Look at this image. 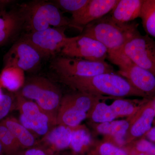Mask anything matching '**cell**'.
Instances as JSON below:
<instances>
[{"mask_svg":"<svg viewBox=\"0 0 155 155\" xmlns=\"http://www.w3.org/2000/svg\"><path fill=\"white\" fill-rule=\"evenodd\" d=\"M60 81L74 90L95 96L145 99L125 78L115 73H106L86 77H59Z\"/></svg>","mask_w":155,"mask_h":155,"instance_id":"cell-1","label":"cell"},{"mask_svg":"<svg viewBox=\"0 0 155 155\" xmlns=\"http://www.w3.org/2000/svg\"><path fill=\"white\" fill-rule=\"evenodd\" d=\"M136 22L119 23L109 15L89 23L84 28L81 35L99 41L108 50V54L121 51L130 38L139 33Z\"/></svg>","mask_w":155,"mask_h":155,"instance_id":"cell-2","label":"cell"},{"mask_svg":"<svg viewBox=\"0 0 155 155\" xmlns=\"http://www.w3.org/2000/svg\"><path fill=\"white\" fill-rule=\"evenodd\" d=\"M23 19V29L27 33L47 28L72 27L70 19L65 17L52 2L33 1L18 7Z\"/></svg>","mask_w":155,"mask_h":155,"instance_id":"cell-3","label":"cell"},{"mask_svg":"<svg viewBox=\"0 0 155 155\" xmlns=\"http://www.w3.org/2000/svg\"><path fill=\"white\" fill-rule=\"evenodd\" d=\"M18 91L25 98L34 100L48 116L52 126L57 125L58 110L63 96L58 85L46 78L33 76L25 79Z\"/></svg>","mask_w":155,"mask_h":155,"instance_id":"cell-4","label":"cell"},{"mask_svg":"<svg viewBox=\"0 0 155 155\" xmlns=\"http://www.w3.org/2000/svg\"><path fill=\"white\" fill-rule=\"evenodd\" d=\"M112 97L95 96L77 92L63 95L57 116V125L73 127L80 125L87 118V114L101 100Z\"/></svg>","mask_w":155,"mask_h":155,"instance_id":"cell-5","label":"cell"},{"mask_svg":"<svg viewBox=\"0 0 155 155\" xmlns=\"http://www.w3.org/2000/svg\"><path fill=\"white\" fill-rule=\"evenodd\" d=\"M107 58L119 68V75L125 78L145 99L155 97V75L130 61L121 51L108 54Z\"/></svg>","mask_w":155,"mask_h":155,"instance_id":"cell-6","label":"cell"},{"mask_svg":"<svg viewBox=\"0 0 155 155\" xmlns=\"http://www.w3.org/2000/svg\"><path fill=\"white\" fill-rule=\"evenodd\" d=\"M50 68L59 77H91L115 73L114 67L105 61H92L64 56L54 57Z\"/></svg>","mask_w":155,"mask_h":155,"instance_id":"cell-7","label":"cell"},{"mask_svg":"<svg viewBox=\"0 0 155 155\" xmlns=\"http://www.w3.org/2000/svg\"><path fill=\"white\" fill-rule=\"evenodd\" d=\"M66 28L51 27L25 33L22 37L36 49L43 59L48 58L61 52L70 39L65 34Z\"/></svg>","mask_w":155,"mask_h":155,"instance_id":"cell-8","label":"cell"},{"mask_svg":"<svg viewBox=\"0 0 155 155\" xmlns=\"http://www.w3.org/2000/svg\"><path fill=\"white\" fill-rule=\"evenodd\" d=\"M42 59L36 49L21 37L4 56V67H15L24 72H34L40 68Z\"/></svg>","mask_w":155,"mask_h":155,"instance_id":"cell-9","label":"cell"},{"mask_svg":"<svg viewBox=\"0 0 155 155\" xmlns=\"http://www.w3.org/2000/svg\"><path fill=\"white\" fill-rule=\"evenodd\" d=\"M15 94L16 104L20 114L19 122L31 132L44 136L52 126L48 116L35 102L25 98L19 91Z\"/></svg>","mask_w":155,"mask_h":155,"instance_id":"cell-10","label":"cell"},{"mask_svg":"<svg viewBox=\"0 0 155 155\" xmlns=\"http://www.w3.org/2000/svg\"><path fill=\"white\" fill-rule=\"evenodd\" d=\"M121 51L136 65L155 75V41L147 35H135Z\"/></svg>","mask_w":155,"mask_h":155,"instance_id":"cell-11","label":"cell"},{"mask_svg":"<svg viewBox=\"0 0 155 155\" xmlns=\"http://www.w3.org/2000/svg\"><path fill=\"white\" fill-rule=\"evenodd\" d=\"M62 56L92 61H105L108 50L99 41L81 35L70 37L61 51Z\"/></svg>","mask_w":155,"mask_h":155,"instance_id":"cell-12","label":"cell"},{"mask_svg":"<svg viewBox=\"0 0 155 155\" xmlns=\"http://www.w3.org/2000/svg\"><path fill=\"white\" fill-rule=\"evenodd\" d=\"M155 117L153 100L152 98L147 100L134 116L128 118L130 124L125 136V147L144 137L152 127Z\"/></svg>","mask_w":155,"mask_h":155,"instance_id":"cell-13","label":"cell"},{"mask_svg":"<svg viewBox=\"0 0 155 155\" xmlns=\"http://www.w3.org/2000/svg\"><path fill=\"white\" fill-rule=\"evenodd\" d=\"M119 0H90L86 7L70 19L73 28L82 32L89 23L109 14Z\"/></svg>","mask_w":155,"mask_h":155,"instance_id":"cell-14","label":"cell"},{"mask_svg":"<svg viewBox=\"0 0 155 155\" xmlns=\"http://www.w3.org/2000/svg\"><path fill=\"white\" fill-rule=\"evenodd\" d=\"M23 29V19L18 7L0 11V45L16 39Z\"/></svg>","mask_w":155,"mask_h":155,"instance_id":"cell-15","label":"cell"},{"mask_svg":"<svg viewBox=\"0 0 155 155\" xmlns=\"http://www.w3.org/2000/svg\"><path fill=\"white\" fill-rule=\"evenodd\" d=\"M130 124L129 119L114 120L102 123H90L96 133L104 137L103 140L109 142L116 146L123 148L125 147V138Z\"/></svg>","mask_w":155,"mask_h":155,"instance_id":"cell-16","label":"cell"},{"mask_svg":"<svg viewBox=\"0 0 155 155\" xmlns=\"http://www.w3.org/2000/svg\"><path fill=\"white\" fill-rule=\"evenodd\" d=\"M143 0H119L108 14L111 19L119 23H127L140 17Z\"/></svg>","mask_w":155,"mask_h":155,"instance_id":"cell-17","label":"cell"},{"mask_svg":"<svg viewBox=\"0 0 155 155\" xmlns=\"http://www.w3.org/2000/svg\"><path fill=\"white\" fill-rule=\"evenodd\" d=\"M72 136L69 147L76 155H91L96 140L84 125L72 127Z\"/></svg>","mask_w":155,"mask_h":155,"instance_id":"cell-18","label":"cell"},{"mask_svg":"<svg viewBox=\"0 0 155 155\" xmlns=\"http://www.w3.org/2000/svg\"><path fill=\"white\" fill-rule=\"evenodd\" d=\"M72 127L57 125L44 136L42 141L53 152L60 151L69 147L72 136Z\"/></svg>","mask_w":155,"mask_h":155,"instance_id":"cell-19","label":"cell"},{"mask_svg":"<svg viewBox=\"0 0 155 155\" xmlns=\"http://www.w3.org/2000/svg\"><path fill=\"white\" fill-rule=\"evenodd\" d=\"M2 122L14 135L22 149L31 148L35 146L36 141L33 134L17 119L14 117H7Z\"/></svg>","mask_w":155,"mask_h":155,"instance_id":"cell-20","label":"cell"},{"mask_svg":"<svg viewBox=\"0 0 155 155\" xmlns=\"http://www.w3.org/2000/svg\"><path fill=\"white\" fill-rule=\"evenodd\" d=\"M24 72L17 67H4L0 74V84L9 91L17 92L25 83Z\"/></svg>","mask_w":155,"mask_h":155,"instance_id":"cell-21","label":"cell"},{"mask_svg":"<svg viewBox=\"0 0 155 155\" xmlns=\"http://www.w3.org/2000/svg\"><path fill=\"white\" fill-rule=\"evenodd\" d=\"M148 99L140 101L117 98L110 105L118 118H130L134 116Z\"/></svg>","mask_w":155,"mask_h":155,"instance_id":"cell-22","label":"cell"},{"mask_svg":"<svg viewBox=\"0 0 155 155\" xmlns=\"http://www.w3.org/2000/svg\"><path fill=\"white\" fill-rule=\"evenodd\" d=\"M117 118L110 105L100 101L88 112L87 119L90 123H102L114 121Z\"/></svg>","mask_w":155,"mask_h":155,"instance_id":"cell-23","label":"cell"},{"mask_svg":"<svg viewBox=\"0 0 155 155\" xmlns=\"http://www.w3.org/2000/svg\"><path fill=\"white\" fill-rule=\"evenodd\" d=\"M140 17L147 35L155 38V0H143Z\"/></svg>","mask_w":155,"mask_h":155,"instance_id":"cell-24","label":"cell"},{"mask_svg":"<svg viewBox=\"0 0 155 155\" xmlns=\"http://www.w3.org/2000/svg\"><path fill=\"white\" fill-rule=\"evenodd\" d=\"M0 143L3 153L6 155H14L22 149L14 135L2 122H0Z\"/></svg>","mask_w":155,"mask_h":155,"instance_id":"cell-25","label":"cell"},{"mask_svg":"<svg viewBox=\"0 0 155 155\" xmlns=\"http://www.w3.org/2000/svg\"><path fill=\"white\" fill-rule=\"evenodd\" d=\"M90 0H55L52 2L60 10L74 16L79 13L88 4Z\"/></svg>","mask_w":155,"mask_h":155,"instance_id":"cell-26","label":"cell"},{"mask_svg":"<svg viewBox=\"0 0 155 155\" xmlns=\"http://www.w3.org/2000/svg\"><path fill=\"white\" fill-rule=\"evenodd\" d=\"M91 155H128L124 148L103 140L97 141Z\"/></svg>","mask_w":155,"mask_h":155,"instance_id":"cell-27","label":"cell"},{"mask_svg":"<svg viewBox=\"0 0 155 155\" xmlns=\"http://www.w3.org/2000/svg\"><path fill=\"white\" fill-rule=\"evenodd\" d=\"M125 147L150 155H155V143L144 137L139 139Z\"/></svg>","mask_w":155,"mask_h":155,"instance_id":"cell-28","label":"cell"},{"mask_svg":"<svg viewBox=\"0 0 155 155\" xmlns=\"http://www.w3.org/2000/svg\"><path fill=\"white\" fill-rule=\"evenodd\" d=\"M13 98L10 95H0V120L5 118L11 110Z\"/></svg>","mask_w":155,"mask_h":155,"instance_id":"cell-29","label":"cell"},{"mask_svg":"<svg viewBox=\"0 0 155 155\" xmlns=\"http://www.w3.org/2000/svg\"><path fill=\"white\" fill-rule=\"evenodd\" d=\"M48 149L42 147H33L26 149H21L14 155H47Z\"/></svg>","mask_w":155,"mask_h":155,"instance_id":"cell-30","label":"cell"},{"mask_svg":"<svg viewBox=\"0 0 155 155\" xmlns=\"http://www.w3.org/2000/svg\"><path fill=\"white\" fill-rule=\"evenodd\" d=\"M145 137L148 140L155 143V125L151 127Z\"/></svg>","mask_w":155,"mask_h":155,"instance_id":"cell-31","label":"cell"},{"mask_svg":"<svg viewBox=\"0 0 155 155\" xmlns=\"http://www.w3.org/2000/svg\"><path fill=\"white\" fill-rule=\"evenodd\" d=\"M124 149L126 151L128 155H150L146 153L136 150H134L128 147H125Z\"/></svg>","mask_w":155,"mask_h":155,"instance_id":"cell-32","label":"cell"},{"mask_svg":"<svg viewBox=\"0 0 155 155\" xmlns=\"http://www.w3.org/2000/svg\"><path fill=\"white\" fill-rule=\"evenodd\" d=\"M14 2L10 0H0V11L6 9V7Z\"/></svg>","mask_w":155,"mask_h":155,"instance_id":"cell-33","label":"cell"},{"mask_svg":"<svg viewBox=\"0 0 155 155\" xmlns=\"http://www.w3.org/2000/svg\"><path fill=\"white\" fill-rule=\"evenodd\" d=\"M47 155H58V154L55 152H53L52 151L48 149V152Z\"/></svg>","mask_w":155,"mask_h":155,"instance_id":"cell-34","label":"cell"},{"mask_svg":"<svg viewBox=\"0 0 155 155\" xmlns=\"http://www.w3.org/2000/svg\"><path fill=\"white\" fill-rule=\"evenodd\" d=\"M75 155V154L73 153L72 152H70V153H64V155Z\"/></svg>","mask_w":155,"mask_h":155,"instance_id":"cell-35","label":"cell"},{"mask_svg":"<svg viewBox=\"0 0 155 155\" xmlns=\"http://www.w3.org/2000/svg\"><path fill=\"white\" fill-rule=\"evenodd\" d=\"M2 154H3L2 148L0 143V155H2Z\"/></svg>","mask_w":155,"mask_h":155,"instance_id":"cell-36","label":"cell"},{"mask_svg":"<svg viewBox=\"0 0 155 155\" xmlns=\"http://www.w3.org/2000/svg\"><path fill=\"white\" fill-rule=\"evenodd\" d=\"M153 102H154V111L155 113V97H154L153 98Z\"/></svg>","mask_w":155,"mask_h":155,"instance_id":"cell-37","label":"cell"},{"mask_svg":"<svg viewBox=\"0 0 155 155\" xmlns=\"http://www.w3.org/2000/svg\"><path fill=\"white\" fill-rule=\"evenodd\" d=\"M2 89H1V87H0V95L2 94Z\"/></svg>","mask_w":155,"mask_h":155,"instance_id":"cell-38","label":"cell"}]
</instances>
